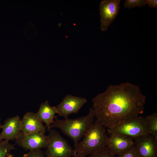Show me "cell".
<instances>
[{"label": "cell", "mask_w": 157, "mask_h": 157, "mask_svg": "<svg viewBox=\"0 0 157 157\" xmlns=\"http://www.w3.org/2000/svg\"><path fill=\"white\" fill-rule=\"evenodd\" d=\"M146 100L139 86L126 82L110 85L92 99L97 120L110 129L142 114Z\"/></svg>", "instance_id": "cell-1"}, {"label": "cell", "mask_w": 157, "mask_h": 157, "mask_svg": "<svg viewBox=\"0 0 157 157\" xmlns=\"http://www.w3.org/2000/svg\"><path fill=\"white\" fill-rule=\"evenodd\" d=\"M94 110L90 108L88 115L75 119H59L55 118L50 128H56L73 140L74 147L84 136L93 123Z\"/></svg>", "instance_id": "cell-2"}, {"label": "cell", "mask_w": 157, "mask_h": 157, "mask_svg": "<svg viewBox=\"0 0 157 157\" xmlns=\"http://www.w3.org/2000/svg\"><path fill=\"white\" fill-rule=\"evenodd\" d=\"M108 136L105 126L97 120L90 129L74 147L75 154L80 157H85L91 155L107 146Z\"/></svg>", "instance_id": "cell-3"}, {"label": "cell", "mask_w": 157, "mask_h": 157, "mask_svg": "<svg viewBox=\"0 0 157 157\" xmlns=\"http://www.w3.org/2000/svg\"><path fill=\"white\" fill-rule=\"evenodd\" d=\"M108 134L117 133L134 138L149 134L145 118L138 116L131 118L113 128L108 129Z\"/></svg>", "instance_id": "cell-4"}, {"label": "cell", "mask_w": 157, "mask_h": 157, "mask_svg": "<svg viewBox=\"0 0 157 157\" xmlns=\"http://www.w3.org/2000/svg\"><path fill=\"white\" fill-rule=\"evenodd\" d=\"M48 136L49 142L45 152L46 157H71L74 150L57 131L51 129Z\"/></svg>", "instance_id": "cell-5"}, {"label": "cell", "mask_w": 157, "mask_h": 157, "mask_svg": "<svg viewBox=\"0 0 157 157\" xmlns=\"http://www.w3.org/2000/svg\"><path fill=\"white\" fill-rule=\"evenodd\" d=\"M120 0H103L99 6L100 30L105 31L119 13Z\"/></svg>", "instance_id": "cell-6"}, {"label": "cell", "mask_w": 157, "mask_h": 157, "mask_svg": "<svg viewBox=\"0 0 157 157\" xmlns=\"http://www.w3.org/2000/svg\"><path fill=\"white\" fill-rule=\"evenodd\" d=\"M15 141L19 146L30 151L46 148L49 142V138L48 135L41 133L27 134L22 133Z\"/></svg>", "instance_id": "cell-7"}, {"label": "cell", "mask_w": 157, "mask_h": 157, "mask_svg": "<svg viewBox=\"0 0 157 157\" xmlns=\"http://www.w3.org/2000/svg\"><path fill=\"white\" fill-rule=\"evenodd\" d=\"M139 157H157V140L149 134L134 139Z\"/></svg>", "instance_id": "cell-8"}, {"label": "cell", "mask_w": 157, "mask_h": 157, "mask_svg": "<svg viewBox=\"0 0 157 157\" xmlns=\"http://www.w3.org/2000/svg\"><path fill=\"white\" fill-rule=\"evenodd\" d=\"M87 102L85 98L67 95L56 106L58 114L65 119H67L69 115L78 112Z\"/></svg>", "instance_id": "cell-9"}, {"label": "cell", "mask_w": 157, "mask_h": 157, "mask_svg": "<svg viewBox=\"0 0 157 157\" xmlns=\"http://www.w3.org/2000/svg\"><path fill=\"white\" fill-rule=\"evenodd\" d=\"M109 135L107 147L115 155H119L134 145L133 138L117 133Z\"/></svg>", "instance_id": "cell-10"}, {"label": "cell", "mask_w": 157, "mask_h": 157, "mask_svg": "<svg viewBox=\"0 0 157 157\" xmlns=\"http://www.w3.org/2000/svg\"><path fill=\"white\" fill-rule=\"evenodd\" d=\"M21 119L19 116L7 119L2 125L0 141L16 140L21 135Z\"/></svg>", "instance_id": "cell-11"}, {"label": "cell", "mask_w": 157, "mask_h": 157, "mask_svg": "<svg viewBox=\"0 0 157 157\" xmlns=\"http://www.w3.org/2000/svg\"><path fill=\"white\" fill-rule=\"evenodd\" d=\"M21 132L27 134L34 133L44 134L46 128L38 118L36 113L28 112L24 116L21 122Z\"/></svg>", "instance_id": "cell-12"}, {"label": "cell", "mask_w": 157, "mask_h": 157, "mask_svg": "<svg viewBox=\"0 0 157 157\" xmlns=\"http://www.w3.org/2000/svg\"><path fill=\"white\" fill-rule=\"evenodd\" d=\"M35 113L39 119L45 124L49 131L51 129V125L54 122L55 114H58L56 106H51L48 101L46 100L40 104L38 111Z\"/></svg>", "instance_id": "cell-13"}, {"label": "cell", "mask_w": 157, "mask_h": 157, "mask_svg": "<svg viewBox=\"0 0 157 157\" xmlns=\"http://www.w3.org/2000/svg\"><path fill=\"white\" fill-rule=\"evenodd\" d=\"M149 129V134L157 140V113H154L145 118Z\"/></svg>", "instance_id": "cell-14"}, {"label": "cell", "mask_w": 157, "mask_h": 157, "mask_svg": "<svg viewBox=\"0 0 157 157\" xmlns=\"http://www.w3.org/2000/svg\"><path fill=\"white\" fill-rule=\"evenodd\" d=\"M14 146V144L10 143L7 140L0 141V157H6L11 151L15 149Z\"/></svg>", "instance_id": "cell-15"}, {"label": "cell", "mask_w": 157, "mask_h": 157, "mask_svg": "<svg viewBox=\"0 0 157 157\" xmlns=\"http://www.w3.org/2000/svg\"><path fill=\"white\" fill-rule=\"evenodd\" d=\"M89 157H116V156L106 146L90 155Z\"/></svg>", "instance_id": "cell-16"}, {"label": "cell", "mask_w": 157, "mask_h": 157, "mask_svg": "<svg viewBox=\"0 0 157 157\" xmlns=\"http://www.w3.org/2000/svg\"><path fill=\"white\" fill-rule=\"evenodd\" d=\"M145 5L144 0H126L124 6L125 8L130 9L135 7H142Z\"/></svg>", "instance_id": "cell-17"}, {"label": "cell", "mask_w": 157, "mask_h": 157, "mask_svg": "<svg viewBox=\"0 0 157 157\" xmlns=\"http://www.w3.org/2000/svg\"><path fill=\"white\" fill-rule=\"evenodd\" d=\"M117 157H139L134 145L118 155Z\"/></svg>", "instance_id": "cell-18"}, {"label": "cell", "mask_w": 157, "mask_h": 157, "mask_svg": "<svg viewBox=\"0 0 157 157\" xmlns=\"http://www.w3.org/2000/svg\"><path fill=\"white\" fill-rule=\"evenodd\" d=\"M45 154L41 149L30 151L24 154L23 157H44Z\"/></svg>", "instance_id": "cell-19"}, {"label": "cell", "mask_w": 157, "mask_h": 157, "mask_svg": "<svg viewBox=\"0 0 157 157\" xmlns=\"http://www.w3.org/2000/svg\"><path fill=\"white\" fill-rule=\"evenodd\" d=\"M145 4H147L148 6L152 8H157V0H144Z\"/></svg>", "instance_id": "cell-20"}, {"label": "cell", "mask_w": 157, "mask_h": 157, "mask_svg": "<svg viewBox=\"0 0 157 157\" xmlns=\"http://www.w3.org/2000/svg\"><path fill=\"white\" fill-rule=\"evenodd\" d=\"M6 157H14V156L13 155L10 153L8 155H7Z\"/></svg>", "instance_id": "cell-21"}, {"label": "cell", "mask_w": 157, "mask_h": 157, "mask_svg": "<svg viewBox=\"0 0 157 157\" xmlns=\"http://www.w3.org/2000/svg\"><path fill=\"white\" fill-rule=\"evenodd\" d=\"M1 118L0 116V129H2V125L1 124Z\"/></svg>", "instance_id": "cell-22"}, {"label": "cell", "mask_w": 157, "mask_h": 157, "mask_svg": "<svg viewBox=\"0 0 157 157\" xmlns=\"http://www.w3.org/2000/svg\"><path fill=\"white\" fill-rule=\"evenodd\" d=\"M72 157H80L76 154H75Z\"/></svg>", "instance_id": "cell-23"}]
</instances>
